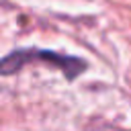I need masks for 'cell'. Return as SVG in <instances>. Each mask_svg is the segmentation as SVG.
<instances>
[{
  "mask_svg": "<svg viewBox=\"0 0 131 131\" xmlns=\"http://www.w3.org/2000/svg\"><path fill=\"white\" fill-rule=\"evenodd\" d=\"M31 59H45V61L53 63L55 68H59L63 72V76L68 80H74L80 72L86 70V63L72 55H61L55 51H39V49H16L0 59V74H14Z\"/></svg>",
  "mask_w": 131,
  "mask_h": 131,
  "instance_id": "1",
  "label": "cell"
}]
</instances>
